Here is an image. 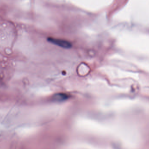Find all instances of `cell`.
Returning <instances> with one entry per match:
<instances>
[{
  "mask_svg": "<svg viewBox=\"0 0 149 149\" xmlns=\"http://www.w3.org/2000/svg\"><path fill=\"white\" fill-rule=\"evenodd\" d=\"M48 40L50 42L52 43L61 47V48H65V49H69V48H71V46H72L71 44L69 41L63 40V39H56V38H48Z\"/></svg>",
  "mask_w": 149,
  "mask_h": 149,
  "instance_id": "cell-1",
  "label": "cell"
},
{
  "mask_svg": "<svg viewBox=\"0 0 149 149\" xmlns=\"http://www.w3.org/2000/svg\"><path fill=\"white\" fill-rule=\"evenodd\" d=\"M69 98V96L65 93H59L55 94L53 96L54 100L55 101H63Z\"/></svg>",
  "mask_w": 149,
  "mask_h": 149,
  "instance_id": "cell-2",
  "label": "cell"
}]
</instances>
